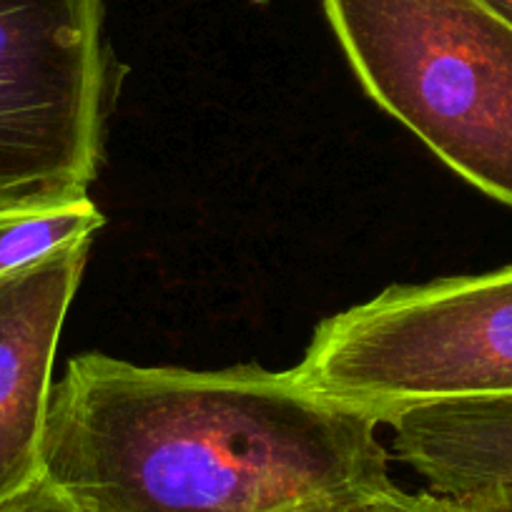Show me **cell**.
I'll return each mask as SVG.
<instances>
[{
  "label": "cell",
  "instance_id": "1",
  "mask_svg": "<svg viewBox=\"0 0 512 512\" xmlns=\"http://www.w3.org/2000/svg\"><path fill=\"white\" fill-rule=\"evenodd\" d=\"M382 422L289 372L71 359L53 384L41 475L81 512H289L395 482Z\"/></svg>",
  "mask_w": 512,
  "mask_h": 512
},
{
  "label": "cell",
  "instance_id": "2",
  "mask_svg": "<svg viewBox=\"0 0 512 512\" xmlns=\"http://www.w3.org/2000/svg\"><path fill=\"white\" fill-rule=\"evenodd\" d=\"M354 76L457 176L512 209V23L485 0H322Z\"/></svg>",
  "mask_w": 512,
  "mask_h": 512
},
{
  "label": "cell",
  "instance_id": "3",
  "mask_svg": "<svg viewBox=\"0 0 512 512\" xmlns=\"http://www.w3.org/2000/svg\"><path fill=\"white\" fill-rule=\"evenodd\" d=\"M292 374L382 425L432 402L512 397V267L384 289L324 319Z\"/></svg>",
  "mask_w": 512,
  "mask_h": 512
},
{
  "label": "cell",
  "instance_id": "4",
  "mask_svg": "<svg viewBox=\"0 0 512 512\" xmlns=\"http://www.w3.org/2000/svg\"><path fill=\"white\" fill-rule=\"evenodd\" d=\"M118 78L103 0H0V201L88 194Z\"/></svg>",
  "mask_w": 512,
  "mask_h": 512
},
{
  "label": "cell",
  "instance_id": "5",
  "mask_svg": "<svg viewBox=\"0 0 512 512\" xmlns=\"http://www.w3.org/2000/svg\"><path fill=\"white\" fill-rule=\"evenodd\" d=\"M91 241L0 279V500L41 475L58 337Z\"/></svg>",
  "mask_w": 512,
  "mask_h": 512
},
{
  "label": "cell",
  "instance_id": "6",
  "mask_svg": "<svg viewBox=\"0 0 512 512\" xmlns=\"http://www.w3.org/2000/svg\"><path fill=\"white\" fill-rule=\"evenodd\" d=\"M384 425L397 457L437 495L460 500L512 482V397L432 402Z\"/></svg>",
  "mask_w": 512,
  "mask_h": 512
},
{
  "label": "cell",
  "instance_id": "7",
  "mask_svg": "<svg viewBox=\"0 0 512 512\" xmlns=\"http://www.w3.org/2000/svg\"><path fill=\"white\" fill-rule=\"evenodd\" d=\"M103 226L88 194L0 201V279L16 274L63 246L93 241Z\"/></svg>",
  "mask_w": 512,
  "mask_h": 512
},
{
  "label": "cell",
  "instance_id": "8",
  "mask_svg": "<svg viewBox=\"0 0 512 512\" xmlns=\"http://www.w3.org/2000/svg\"><path fill=\"white\" fill-rule=\"evenodd\" d=\"M289 512H465L460 500L437 492H405L397 485L367 495L314 502Z\"/></svg>",
  "mask_w": 512,
  "mask_h": 512
},
{
  "label": "cell",
  "instance_id": "9",
  "mask_svg": "<svg viewBox=\"0 0 512 512\" xmlns=\"http://www.w3.org/2000/svg\"><path fill=\"white\" fill-rule=\"evenodd\" d=\"M0 512H81L53 482L38 475L31 485L0 500Z\"/></svg>",
  "mask_w": 512,
  "mask_h": 512
},
{
  "label": "cell",
  "instance_id": "10",
  "mask_svg": "<svg viewBox=\"0 0 512 512\" xmlns=\"http://www.w3.org/2000/svg\"><path fill=\"white\" fill-rule=\"evenodd\" d=\"M465 512H512V482L460 497Z\"/></svg>",
  "mask_w": 512,
  "mask_h": 512
},
{
  "label": "cell",
  "instance_id": "11",
  "mask_svg": "<svg viewBox=\"0 0 512 512\" xmlns=\"http://www.w3.org/2000/svg\"><path fill=\"white\" fill-rule=\"evenodd\" d=\"M492 11L500 13L507 23H512V0H485Z\"/></svg>",
  "mask_w": 512,
  "mask_h": 512
},
{
  "label": "cell",
  "instance_id": "12",
  "mask_svg": "<svg viewBox=\"0 0 512 512\" xmlns=\"http://www.w3.org/2000/svg\"><path fill=\"white\" fill-rule=\"evenodd\" d=\"M254 3H262V6H264V3H269V0H254Z\"/></svg>",
  "mask_w": 512,
  "mask_h": 512
}]
</instances>
